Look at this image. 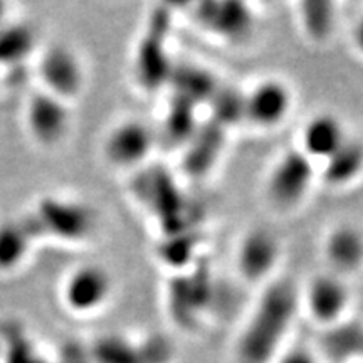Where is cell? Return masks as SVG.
Returning <instances> with one entry per match:
<instances>
[{
    "instance_id": "cell-1",
    "label": "cell",
    "mask_w": 363,
    "mask_h": 363,
    "mask_svg": "<svg viewBox=\"0 0 363 363\" xmlns=\"http://www.w3.org/2000/svg\"><path fill=\"white\" fill-rule=\"evenodd\" d=\"M299 310V289L289 279H272L254 305L235 348L239 363H267L278 355L281 343Z\"/></svg>"
},
{
    "instance_id": "cell-2",
    "label": "cell",
    "mask_w": 363,
    "mask_h": 363,
    "mask_svg": "<svg viewBox=\"0 0 363 363\" xmlns=\"http://www.w3.org/2000/svg\"><path fill=\"white\" fill-rule=\"evenodd\" d=\"M39 240L84 244L98 230L99 217L91 203L66 195L48 194L26 212Z\"/></svg>"
},
{
    "instance_id": "cell-3",
    "label": "cell",
    "mask_w": 363,
    "mask_h": 363,
    "mask_svg": "<svg viewBox=\"0 0 363 363\" xmlns=\"http://www.w3.org/2000/svg\"><path fill=\"white\" fill-rule=\"evenodd\" d=\"M318 165L299 148L281 153L267 172L264 192L278 211H294L306 201L316 180Z\"/></svg>"
},
{
    "instance_id": "cell-4",
    "label": "cell",
    "mask_w": 363,
    "mask_h": 363,
    "mask_svg": "<svg viewBox=\"0 0 363 363\" xmlns=\"http://www.w3.org/2000/svg\"><path fill=\"white\" fill-rule=\"evenodd\" d=\"M115 279L108 267L98 262H83L66 272L59 286V299L67 313L91 316L110 305Z\"/></svg>"
},
{
    "instance_id": "cell-5",
    "label": "cell",
    "mask_w": 363,
    "mask_h": 363,
    "mask_svg": "<svg viewBox=\"0 0 363 363\" xmlns=\"http://www.w3.org/2000/svg\"><path fill=\"white\" fill-rule=\"evenodd\" d=\"M192 19L203 33L229 45L249 43L259 27L254 7L238 0H207L195 4Z\"/></svg>"
},
{
    "instance_id": "cell-6",
    "label": "cell",
    "mask_w": 363,
    "mask_h": 363,
    "mask_svg": "<svg viewBox=\"0 0 363 363\" xmlns=\"http://www.w3.org/2000/svg\"><path fill=\"white\" fill-rule=\"evenodd\" d=\"M158 145L157 128L142 118H125L104 135L101 153L116 170H136L150 160Z\"/></svg>"
},
{
    "instance_id": "cell-7",
    "label": "cell",
    "mask_w": 363,
    "mask_h": 363,
    "mask_svg": "<svg viewBox=\"0 0 363 363\" xmlns=\"http://www.w3.org/2000/svg\"><path fill=\"white\" fill-rule=\"evenodd\" d=\"M169 350L163 342L135 345L118 335H104L88 345L67 347L62 363H165Z\"/></svg>"
},
{
    "instance_id": "cell-8",
    "label": "cell",
    "mask_w": 363,
    "mask_h": 363,
    "mask_svg": "<svg viewBox=\"0 0 363 363\" xmlns=\"http://www.w3.org/2000/svg\"><path fill=\"white\" fill-rule=\"evenodd\" d=\"M35 72L40 83L39 89L69 104L83 93L86 86L83 59L74 49L62 43L49 44L40 51Z\"/></svg>"
},
{
    "instance_id": "cell-9",
    "label": "cell",
    "mask_w": 363,
    "mask_h": 363,
    "mask_svg": "<svg viewBox=\"0 0 363 363\" xmlns=\"http://www.w3.org/2000/svg\"><path fill=\"white\" fill-rule=\"evenodd\" d=\"M294 104L296 94L284 79H259L244 91V123L257 130H276L288 121Z\"/></svg>"
},
{
    "instance_id": "cell-10",
    "label": "cell",
    "mask_w": 363,
    "mask_h": 363,
    "mask_svg": "<svg viewBox=\"0 0 363 363\" xmlns=\"http://www.w3.org/2000/svg\"><path fill=\"white\" fill-rule=\"evenodd\" d=\"M24 125L27 135L39 147H57L69 135L72 125L71 104L43 89L34 91L26 101Z\"/></svg>"
},
{
    "instance_id": "cell-11",
    "label": "cell",
    "mask_w": 363,
    "mask_h": 363,
    "mask_svg": "<svg viewBox=\"0 0 363 363\" xmlns=\"http://www.w3.org/2000/svg\"><path fill=\"white\" fill-rule=\"evenodd\" d=\"M169 17V12L155 13L136 49L133 71L138 84L147 91H157L169 84L172 69L175 66L167 51Z\"/></svg>"
},
{
    "instance_id": "cell-12",
    "label": "cell",
    "mask_w": 363,
    "mask_h": 363,
    "mask_svg": "<svg viewBox=\"0 0 363 363\" xmlns=\"http://www.w3.org/2000/svg\"><path fill=\"white\" fill-rule=\"evenodd\" d=\"M352 306V289L347 279L335 272L313 276L299 289V308L318 325H338Z\"/></svg>"
},
{
    "instance_id": "cell-13",
    "label": "cell",
    "mask_w": 363,
    "mask_h": 363,
    "mask_svg": "<svg viewBox=\"0 0 363 363\" xmlns=\"http://www.w3.org/2000/svg\"><path fill=\"white\" fill-rule=\"evenodd\" d=\"M283 246L272 230L254 227L240 238L235 247V269L249 284L271 283L272 272L279 266Z\"/></svg>"
},
{
    "instance_id": "cell-14",
    "label": "cell",
    "mask_w": 363,
    "mask_h": 363,
    "mask_svg": "<svg viewBox=\"0 0 363 363\" xmlns=\"http://www.w3.org/2000/svg\"><path fill=\"white\" fill-rule=\"evenodd\" d=\"M350 138L347 126L338 115L320 111L308 118L301 126L298 147L318 167L333 157Z\"/></svg>"
},
{
    "instance_id": "cell-15",
    "label": "cell",
    "mask_w": 363,
    "mask_h": 363,
    "mask_svg": "<svg viewBox=\"0 0 363 363\" xmlns=\"http://www.w3.org/2000/svg\"><path fill=\"white\" fill-rule=\"evenodd\" d=\"M323 256L330 272L342 276L363 269V229L355 224H338L325 235Z\"/></svg>"
},
{
    "instance_id": "cell-16",
    "label": "cell",
    "mask_w": 363,
    "mask_h": 363,
    "mask_svg": "<svg viewBox=\"0 0 363 363\" xmlns=\"http://www.w3.org/2000/svg\"><path fill=\"white\" fill-rule=\"evenodd\" d=\"M38 242V233L26 214L0 219V274L22 269Z\"/></svg>"
},
{
    "instance_id": "cell-17",
    "label": "cell",
    "mask_w": 363,
    "mask_h": 363,
    "mask_svg": "<svg viewBox=\"0 0 363 363\" xmlns=\"http://www.w3.org/2000/svg\"><path fill=\"white\" fill-rule=\"evenodd\" d=\"M169 84L175 89L174 96L185 99L197 108L211 103L217 89L220 88L214 72L195 65H175Z\"/></svg>"
},
{
    "instance_id": "cell-18",
    "label": "cell",
    "mask_w": 363,
    "mask_h": 363,
    "mask_svg": "<svg viewBox=\"0 0 363 363\" xmlns=\"http://www.w3.org/2000/svg\"><path fill=\"white\" fill-rule=\"evenodd\" d=\"M318 172L328 187L343 189L355 184L363 175V143L350 136L333 157L318 167Z\"/></svg>"
},
{
    "instance_id": "cell-19",
    "label": "cell",
    "mask_w": 363,
    "mask_h": 363,
    "mask_svg": "<svg viewBox=\"0 0 363 363\" xmlns=\"http://www.w3.org/2000/svg\"><path fill=\"white\" fill-rule=\"evenodd\" d=\"M298 22L301 33L310 43L325 44L331 39L338 26L337 4L308 0L298 6Z\"/></svg>"
},
{
    "instance_id": "cell-20",
    "label": "cell",
    "mask_w": 363,
    "mask_h": 363,
    "mask_svg": "<svg viewBox=\"0 0 363 363\" xmlns=\"http://www.w3.org/2000/svg\"><path fill=\"white\" fill-rule=\"evenodd\" d=\"M224 140V128L212 121L211 125H201L190 142L185 145V167L190 174H203L214 165L219 157Z\"/></svg>"
},
{
    "instance_id": "cell-21",
    "label": "cell",
    "mask_w": 363,
    "mask_h": 363,
    "mask_svg": "<svg viewBox=\"0 0 363 363\" xmlns=\"http://www.w3.org/2000/svg\"><path fill=\"white\" fill-rule=\"evenodd\" d=\"M197 110L199 108L195 104L185 101V99L179 96L172 98V104L163 116L162 128L157 130L158 143L163 138L167 142L185 147L201 126L197 121Z\"/></svg>"
},
{
    "instance_id": "cell-22",
    "label": "cell",
    "mask_w": 363,
    "mask_h": 363,
    "mask_svg": "<svg viewBox=\"0 0 363 363\" xmlns=\"http://www.w3.org/2000/svg\"><path fill=\"white\" fill-rule=\"evenodd\" d=\"M0 363H54L21 326L0 330Z\"/></svg>"
},
{
    "instance_id": "cell-23",
    "label": "cell",
    "mask_w": 363,
    "mask_h": 363,
    "mask_svg": "<svg viewBox=\"0 0 363 363\" xmlns=\"http://www.w3.org/2000/svg\"><path fill=\"white\" fill-rule=\"evenodd\" d=\"M214 116V123L220 128H230V126L244 123V91L234 88H220L217 89L214 98L208 103Z\"/></svg>"
},
{
    "instance_id": "cell-24",
    "label": "cell",
    "mask_w": 363,
    "mask_h": 363,
    "mask_svg": "<svg viewBox=\"0 0 363 363\" xmlns=\"http://www.w3.org/2000/svg\"><path fill=\"white\" fill-rule=\"evenodd\" d=\"M0 38L4 39V40H0V51H2L4 56L9 57V52H11L9 45H11V44H9L7 40H11V39H9L7 33H4V26L0 27ZM13 40H16L13 45H30L33 35H30L29 30H26V29H22V27L16 26V30H13Z\"/></svg>"
},
{
    "instance_id": "cell-25",
    "label": "cell",
    "mask_w": 363,
    "mask_h": 363,
    "mask_svg": "<svg viewBox=\"0 0 363 363\" xmlns=\"http://www.w3.org/2000/svg\"><path fill=\"white\" fill-rule=\"evenodd\" d=\"M278 363H320L318 358L310 350L303 347L291 348V350L281 353Z\"/></svg>"
},
{
    "instance_id": "cell-26",
    "label": "cell",
    "mask_w": 363,
    "mask_h": 363,
    "mask_svg": "<svg viewBox=\"0 0 363 363\" xmlns=\"http://www.w3.org/2000/svg\"><path fill=\"white\" fill-rule=\"evenodd\" d=\"M350 38H352L353 49H355V51L363 57V16L355 22V26H353Z\"/></svg>"
}]
</instances>
